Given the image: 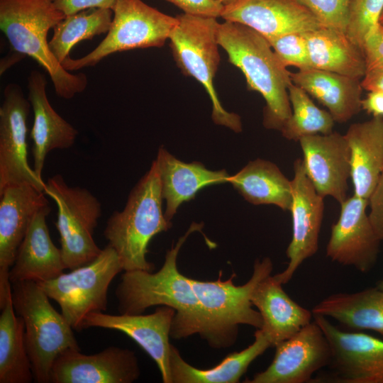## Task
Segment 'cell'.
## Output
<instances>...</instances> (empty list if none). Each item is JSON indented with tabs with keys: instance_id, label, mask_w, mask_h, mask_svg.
<instances>
[{
	"instance_id": "cell-1",
	"label": "cell",
	"mask_w": 383,
	"mask_h": 383,
	"mask_svg": "<svg viewBox=\"0 0 383 383\" xmlns=\"http://www.w3.org/2000/svg\"><path fill=\"white\" fill-rule=\"evenodd\" d=\"M202 228L203 223H192L167 251L164 264L157 272L133 270L122 274L115 292L121 314H141L149 307L167 306L175 311L170 331L172 338L199 335L202 328L199 304L190 278L178 270L177 259L188 236Z\"/></svg>"
},
{
	"instance_id": "cell-2",
	"label": "cell",
	"mask_w": 383,
	"mask_h": 383,
	"mask_svg": "<svg viewBox=\"0 0 383 383\" xmlns=\"http://www.w3.org/2000/svg\"><path fill=\"white\" fill-rule=\"evenodd\" d=\"M217 40L228 61L244 74L248 90L257 91L264 98L265 128L280 131L292 116L288 93L292 72L268 40L245 25L226 21L219 23Z\"/></svg>"
},
{
	"instance_id": "cell-3",
	"label": "cell",
	"mask_w": 383,
	"mask_h": 383,
	"mask_svg": "<svg viewBox=\"0 0 383 383\" xmlns=\"http://www.w3.org/2000/svg\"><path fill=\"white\" fill-rule=\"evenodd\" d=\"M65 17L52 0H0V28L13 50L35 60L48 73L57 95L70 99L86 89L87 77L66 70L47 40L48 31Z\"/></svg>"
},
{
	"instance_id": "cell-4",
	"label": "cell",
	"mask_w": 383,
	"mask_h": 383,
	"mask_svg": "<svg viewBox=\"0 0 383 383\" xmlns=\"http://www.w3.org/2000/svg\"><path fill=\"white\" fill-rule=\"evenodd\" d=\"M162 200L154 160L130 192L123 211L111 215L104 231L108 245L116 252L124 271L154 270V265L146 258L148 244L155 235L172 226L162 211Z\"/></svg>"
},
{
	"instance_id": "cell-5",
	"label": "cell",
	"mask_w": 383,
	"mask_h": 383,
	"mask_svg": "<svg viewBox=\"0 0 383 383\" xmlns=\"http://www.w3.org/2000/svg\"><path fill=\"white\" fill-rule=\"evenodd\" d=\"M272 270L271 259L265 257L255 262L251 277L243 285L233 284L235 274L222 281L221 271L216 281L190 278L202 317L199 335L210 347H231L237 340L239 325L262 328V318L252 308L251 294L257 284L271 274Z\"/></svg>"
},
{
	"instance_id": "cell-6",
	"label": "cell",
	"mask_w": 383,
	"mask_h": 383,
	"mask_svg": "<svg viewBox=\"0 0 383 383\" xmlns=\"http://www.w3.org/2000/svg\"><path fill=\"white\" fill-rule=\"evenodd\" d=\"M14 311L25 326V343L35 381L50 382L55 360L68 349L80 350L72 326L33 280L11 282Z\"/></svg>"
},
{
	"instance_id": "cell-7",
	"label": "cell",
	"mask_w": 383,
	"mask_h": 383,
	"mask_svg": "<svg viewBox=\"0 0 383 383\" xmlns=\"http://www.w3.org/2000/svg\"><path fill=\"white\" fill-rule=\"evenodd\" d=\"M178 23L169 40L173 58L181 72L201 83L212 103V120L235 133L242 131L240 117L223 109L213 85L221 57L216 18L183 13L177 15Z\"/></svg>"
},
{
	"instance_id": "cell-8",
	"label": "cell",
	"mask_w": 383,
	"mask_h": 383,
	"mask_svg": "<svg viewBox=\"0 0 383 383\" xmlns=\"http://www.w3.org/2000/svg\"><path fill=\"white\" fill-rule=\"evenodd\" d=\"M106 36L91 52L78 59L67 57L62 66L67 71L93 67L115 52L160 48L178 23L142 0H117Z\"/></svg>"
},
{
	"instance_id": "cell-9",
	"label": "cell",
	"mask_w": 383,
	"mask_h": 383,
	"mask_svg": "<svg viewBox=\"0 0 383 383\" xmlns=\"http://www.w3.org/2000/svg\"><path fill=\"white\" fill-rule=\"evenodd\" d=\"M44 193L57 207L55 226L66 269L72 270L92 262L102 251L93 237L101 216L100 201L88 189L69 186L60 174L48 179Z\"/></svg>"
},
{
	"instance_id": "cell-10",
	"label": "cell",
	"mask_w": 383,
	"mask_h": 383,
	"mask_svg": "<svg viewBox=\"0 0 383 383\" xmlns=\"http://www.w3.org/2000/svg\"><path fill=\"white\" fill-rule=\"evenodd\" d=\"M123 270L116 252L109 245L89 264L57 277L37 282L48 296L55 301L61 313L77 331L82 330L86 316L107 309V293L113 278Z\"/></svg>"
},
{
	"instance_id": "cell-11",
	"label": "cell",
	"mask_w": 383,
	"mask_h": 383,
	"mask_svg": "<svg viewBox=\"0 0 383 383\" xmlns=\"http://www.w3.org/2000/svg\"><path fill=\"white\" fill-rule=\"evenodd\" d=\"M331 347L329 372L316 382L383 383V339L361 331H345L328 318L313 315Z\"/></svg>"
},
{
	"instance_id": "cell-12",
	"label": "cell",
	"mask_w": 383,
	"mask_h": 383,
	"mask_svg": "<svg viewBox=\"0 0 383 383\" xmlns=\"http://www.w3.org/2000/svg\"><path fill=\"white\" fill-rule=\"evenodd\" d=\"M30 101L16 84H8L0 106V192L21 184L44 192L45 182L28 161L27 119Z\"/></svg>"
},
{
	"instance_id": "cell-13",
	"label": "cell",
	"mask_w": 383,
	"mask_h": 383,
	"mask_svg": "<svg viewBox=\"0 0 383 383\" xmlns=\"http://www.w3.org/2000/svg\"><path fill=\"white\" fill-rule=\"evenodd\" d=\"M269 367L247 383H305L327 367L331 358L329 343L313 320L290 338L277 343Z\"/></svg>"
},
{
	"instance_id": "cell-14",
	"label": "cell",
	"mask_w": 383,
	"mask_h": 383,
	"mask_svg": "<svg viewBox=\"0 0 383 383\" xmlns=\"http://www.w3.org/2000/svg\"><path fill=\"white\" fill-rule=\"evenodd\" d=\"M292 203V237L287 249L289 262L274 279L282 285L289 282L303 262L318 249V238L323 218V197L318 194L308 177L303 160L294 162Z\"/></svg>"
},
{
	"instance_id": "cell-15",
	"label": "cell",
	"mask_w": 383,
	"mask_h": 383,
	"mask_svg": "<svg viewBox=\"0 0 383 383\" xmlns=\"http://www.w3.org/2000/svg\"><path fill=\"white\" fill-rule=\"evenodd\" d=\"M340 206L339 218L331 227L326 255L333 262L367 273L377 262L381 242L366 212L368 200L353 194Z\"/></svg>"
},
{
	"instance_id": "cell-16",
	"label": "cell",
	"mask_w": 383,
	"mask_h": 383,
	"mask_svg": "<svg viewBox=\"0 0 383 383\" xmlns=\"http://www.w3.org/2000/svg\"><path fill=\"white\" fill-rule=\"evenodd\" d=\"M44 192L29 184L0 192V308L11 292L9 271L35 213L49 205Z\"/></svg>"
},
{
	"instance_id": "cell-17",
	"label": "cell",
	"mask_w": 383,
	"mask_h": 383,
	"mask_svg": "<svg viewBox=\"0 0 383 383\" xmlns=\"http://www.w3.org/2000/svg\"><path fill=\"white\" fill-rule=\"evenodd\" d=\"M140 370L135 353L128 349L109 346L94 355L68 349L55 360L52 383H131Z\"/></svg>"
},
{
	"instance_id": "cell-18",
	"label": "cell",
	"mask_w": 383,
	"mask_h": 383,
	"mask_svg": "<svg viewBox=\"0 0 383 383\" xmlns=\"http://www.w3.org/2000/svg\"><path fill=\"white\" fill-rule=\"evenodd\" d=\"M174 309L158 306L154 313L147 315H111L103 312L87 314L82 329L97 327L123 332L135 341L155 362L164 383H172L170 367L169 341Z\"/></svg>"
},
{
	"instance_id": "cell-19",
	"label": "cell",
	"mask_w": 383,
	"mask_h": 383,
	"mask_svg": "<svg viewBox=\"0 0 383 383\" xmlns=\"http://www.w3.org/2000/svg\"><path fill=\"white\" fill-rule=\"evenodd\" d=\"M305 172L322 197L340 204L348 197L350 178V151L344 135L338 132L315 134L299 140Z\"/></svg>"
},
{
	"instance_id": "cell-20",
	"label": "cell",
	"mask_w": 383,
	"mask_h": 383,
	"mask_svg": "<svg viewBox=\"0 0 383 383\" xmlns=\"http://www.w3.org/2000/svg\"><path fill=\"white\" fill-rule=\"evenodd\" d=\"M221 17L245 25L267 39L322 27L299 0H237L224 6Z\"/></svg>"
},
{
	"instance_id": "cell-21",
	"label": "cell",
	"mask_w": 383,
	"mask_h": 383,
	"mask_svg": "<svg viewBox=\"0 0 383 383\" xmlns=\"http://www.w3.org/2000/svg\"><path fill=\"white\" fill-rule=\"evenodd\" d=\"M28 82V100L34 115L30 131L33 170L43 179L47 155L52 150L72 147L78 131L52 107L45 91L47 81L42 73L33 70Z\"/></svg>"
},
{
	"instance_id": "cell-22",
	"label": "cell",
	"mask_w": 383,
	"mask_h": 383,
	"mask_svg": "<svg viewBox=\"0 0 383 383\" xmlns=\"http://www.w3.org/2000/svg\"><path fill=\"white\" fill-rule=\"evenodd\" d=\"M50 207L41 208L34 216L9 271L10 282L55 279L66 269L60 248L52 243L46 223Z\"/></svg>"
},
{
	"instance_id": "cell-23",
	"label": "cell",
	"mask_w": 383,
	"mask_h": 383,
	"mask_svg": "<svg viewBox=\"0 0 383 383\" xmlns=\"http://www.w3.org/2000/svg\"><path fill=\"white\" fill-rule=\"evenodd\" d=\"M160 177L161 194L165 201L164 212L171 221L179 206L194 199L201 189L228 182L226 170H211L199 162H184L160 147L155 160Z\"/></svg>"
},
{
	"instance_id": "cell-24",
	"label": "cell",
	"mask_w": 383,
	"mask_h": 383,
	"mask_svg": "<svg viewBox=\"0 0 383 383\" xmlns=\"http://www.w3.org/2000/svg\"><path fill=\"white\" fill-rule=\"evenodd\" d=\"M271 274L262 279L251 294V302L262 318L263 331L272 347L290 338L313 320L309 311L284 292Z\"/></svg>"
},
{
	"instance_id": "cell-25",
	"label": "cell",
	"mask_w": 383,
	"mask_h": 383,
	"mask_svg": "<svg viewBox=\"0 0 383 383\" xmlns=\"http://www.w3.org/2000/svg\"><path fill=\"white\" fill-rule=\"evenodd\" d=\"M344 135L350 151L353 194L368 200L383 173V118L353 123Z\"/></svg>"
},
{
	"instance_id": "cell-26",
	"label": "cell",
	"mask_w": 383,
	"mask_h": 383,
	"mask_svg": "<svg viewBox=\"0 0 383 383\" xmlns=\"http://www.w3.org/2000/svg\"><path fill=\"white\" fill-rule=\"evenodd\" d=\"M294 84L316 99L335 122H348L362 109L361 80L314 68L291 73Z\"/></svg>"
},
{
	"instance_id": "cell-27",
	"label": "cell",
	"mask_w": 383,
	"mask_h": 383,
	"mask_svg": "<svg viewBox=\"0 0 383 383\" xmlns=\"http://www.w3.org/2000/svg\"><path fill=\"white\" fill-rule=\"evenodd\" d=\"M252 344L239 352L227 355L216 366L199 369L187 362L172 345L170 351V367L172 383H238L250 365L272 347L262 329L255 332Z\"/></svg>"
},
{
	"instance_id": "cell-28",
	"label": "cell",
	"mask_w": 383,
	"mask_h": 383,
	"mask_svg": "<svg viewBox=\"0 0 383 383\" xmlns=\"http://www.w3.org/2000/svg\"><path fill=\"white\" fill-rule=\"evenodd\" d=\"M304 35L311 68L363 78L366 64L362 50L345 31L321 27Z\"/></svg>"
},
{
	"instance_id": "cell-29",
	"label": "cell",
	"mask_w": 383,
	"mask_h": 383,
	"mask_svg": "<svg viewBox=\"0 0 383 383\" xmlns=\"http://www.w3.org/2000/svg\"><path fill=\"white\" fill-rule=\"evenodd\" d=\"M311 311L313 315L332 318L353 331H372L383 338V290L377 287L331 294Z\"/></svg>"
},
{
	"instance_id": "cell-30",
	"label": "cell",
	"mask_w": 383,
	"mask_h": 383,
	"mask_svg": "<svg viewBox=\"0 0 383 383\" xmlns=\"http://www.w3.org/2000/svg\"><path fill=\"white\" fill-rule=\"evenodd\" d=\"M228 183L249 203L270 204L290 211L292 203V180L273 162L257 158L249 162Z\"/></svg>"
},
{
	"instance_id": "cell-31",
	"label": "cell",
	"mask_w": 383,
	"mask_h": 383,
	"mask_svg": "<svg viewBox=\"0 0 383 383\" xmlns=\"http://www.w3.org/2000/svg\"><path fill=\"white\" fill-rule=\"evenodd\" d=\"M0 315V383H29L33 373L25 343L23 318L16 315L11 292Z\"/></svg>"
},
{
	"instance_id": "cell-32",
	"label": "cell",
	"mask_w": 383,
	"mask_h": 383,
	"mask_svg": "<svg viewBox=\"0 0 383 383\" xmlns=\"http://www.w3.org/2000/svg\"><path fill=\"white\" fill-rule=\"evenodd\" d=\"M113 13L110 9H91L66 16L53 28L49 48L62 65L78 43L109 31Z\"/></svg>"
},
{
	"instance_id": "cell-33",
	"label": "cell",
	"mask_w": 383,
	"mask_h": 383,
	"mask_svg": "<svg viewBox=\"0 0 383 383\" xmlns=\"http://www.w3.org/2000/svg\"><path fill=\"white\" fill-rule=\"evenodd\" d=\"M288 93L292 116L280 131L284 138L299 141L305 136L333 132L335 122L328 111L318 107L309 94L293 82L288 88Z\"/></svg>"
},
{
	"instance_id": "cell-34",
	"label": "cell",
	"mask_w": 383,
	"mask_h": 383,
	"mask_svg": "<svg viewBox=\"0 0 383 383\" xmlns=\"http://www.w3.org/2000/svg\"><path fill=\"white\" fill-rule=\"evenodd\" d=\"M383 0H350L345 30L348 37L362 50L367 35L379 23Z\"/></svg>"
},
{
	"instance_id": "cell-35",
	"label": "cell",
	"mask_w": 383,
	"mask_h": 383,
	"mask_svg": "<svg viewBox=\"0 0 383 383\" xmlns=\"http://www.w3.org/2000/svg\"><path fill=\"white\" fill-rule=\"evenodd\" d=\"M267 40L285 67L299 70L311 68L304 33H292Z\"/></svg>"
},
{
	"instance_id": "cell-36",
	"label": "cell",
	"mask_w": 383,
	"mask_h": 383,
	"mask_svg": "<svg viewBox=\"0 0 383 383\" xmlns=\"http://www.w3.org/2000/svg\"><path fill=\"white\" fill-rule=\"evenodd\" d=\"M322 27L345 32L350 0H299Z\"/></svg>"
},
{
	"instance_id": "cell-37",
	"label": "cell",
	"mask_w": 383,
	"mask_h": 383,
	"mask_svg": "<svg viewBox=\"0 0 383 383\" xmlns=\"http://www.w3.org/2000/svg\"><path fill=\"white\" fill-rule=\"evenodd\" d=\"M366 71L383 67V25L379 23L366 37L362 48Z\"/></svg>"
},
{
	"instance_id": "cell-38",
	"label": "cell",
	"mask_w": 383,
	"mask_h": 383,
	"mask_svg": "<svg viewBox=\"0 0 383 383\" xmlns=\"http://www.w3.org/2000/svg\"><path fill=\"white\" fill-rule=\"evenodd\" d=\"M184 13L205 17H221L224 6L218 0H165Z\"/></svg>"
},
{
	"instance_id": "cell-39",
	"label": "cell",
	"mask_w": 383,
	"mask_h": 383,
	"mask_svg": "<svg viewBox=\"0 0 383 383\" xmlns=\"http://www.w3.org/2000/svg\"><path fill=\"white\" fill-rule=\"evenodd\" d=\"M368 214L372 228L380 240H383V173L368 199Z\"/></svg>"
},
{
	"instance_id": "cell-40",
	"label": "cell",
	"mask_w": 383,
	"mask_h": 383,
	"mask_svg": "<svg viewBox=\"0 0 383 383\" xmlns=\"http://www.w3.org/2000/svg\"><path fill=\"white\" fill-rule=\"evenodd\" d=\"M117 0H52L65 16L91 9H113Z\"/></svg>"
},
{
	"instance_id": "cell-41",
	"label": "cell",
	"mask_w": 383,
	"mask_h": 383,
	"mask_svg": "<svg viewBox=\"0 0 383 383\" xmlns=\"http://www.w3.org/2000/svg\"><path fill=\"white\" fill-rule=\"evenodd\" d=\"M362 109L374 116L383 117V91H369L365 99H362Z\"/></svg>"
},
{
	"instance_id": "cell-42",
	"label": "cell",
	"mask_w": 383,
	"mask_h": 383,
	"mask_svg": "<svg viewBox=\"0 0 383 383\" xmlns=\"http://www.w3.org/2000/svg\"><path fill=\"white\" fill-rule=\"evenodd\" d=\"M361 85L367 91H383V67L366 71Z\"/></svg>"
},
{
	"instance_id": "cell-43",
	"label": "cell",
	"mask_w": 383,
	"mask_h": 383,
	"mask_svg": "<svg viewBox=\"0 0 383 383\" xmlns=\"http://www.w3.org/2000/svg\"><path fill=\"white\" fill-rule=\"evenodd\" d=\"M218 1L225 6L236 1L237 0H218Z\"/></svg>"
},
{
	"instance_id": "cell-44",
	"label": "cell",
	"mask_w": 383,
	"mask_h": 383,
	"mask_svg": "<svg viewBox=\"0 0 383 383\" xmlns=\"http://www.w3.org/2000/svg\"><path fill=\"white\" fill-rule=\"evenodd\" d=\"M376 287L383 290V279H382L377 283Z\"/></svg>"
},
{
	"instance_id": "cell-45",
	"label": "cell",
	"mask_w": 383,
	"mask_h": 383,
	"mask_svg": "<svg viewBox=\"0 0 383 383\" xmlns=\"http://www.w3.org/2000/svg\"><path fill=\"white\" fill-rule=\"evenodd\" d=\"M379 23L383 25V11H382V14L380 16Z\"/></svg>"
}]
</instances>
